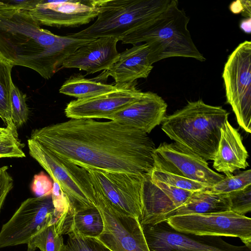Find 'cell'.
<instances>
[{
  "label": "cell",
  "instance_id": "8992f818",
  "mask_svg": "<svg viewBox=\"0 0 251 251\" xmlns=\"http://www.w3.org/2000/svg\"><path fill=\"white\" fill-rule=\"evenodd\" d=\"M27 145L30 155L58 184L75 209L96 207L95 190L86 170L58 157L36 140L29 139Z\"/></svg>",
  "mask_w": 251,
  "mask_h": 251
},
{
  "label": "cell",
  "instance_id": "52a82bcc",
  "mask_svg": "<svg viewBox=\"0 0 251 251\" xmlns=\"http://www.w3.org/2000/svg\"><path fill=\"white\" fill-rule=\"evenodd\" d=\"M222 77L226 102L239 126L251 132V42L239 44L228 56Z\"/></svg>",
  "mask_w": 251,
  "mask_h": 251
},
{
  "label": "cell",
  "instance_id": "6da1fadb",
  "mask_svg": "<svg viewBox=\"0 0 251 251\" xmlns=\"http://www.w3.org/2000/svg\"><path fill=\"white\" fill-rule=\"evenodd\" d=\"M30 139L83 168L144 175L153 166L155 147L148 134L112 120L71 119L35 129Z\"/></svg>",
  "mask_w": 251,
  "mask_h": 251
},
{
  "label": "cell",
  "instance_id": "d6986e66",
  "mask_svg": "<svg viewBox=\"0 0 251 251\" xmlns=\"http://www.w3.org/2000/svg\"><path fill=\"white\" fill-rule=\"evenodd\" d=\"M153 67L150 47L142 43L120 53L117 61L100 75L106 80L111 76L115 84H124L147 78Z\"/></svg>",
  "mask_w": 251,
  "mask_h": 251
},
{
  "label": "cell",
  "instance_id": "8fae6325",
  "mask_svg": "<svg viewBox=\"0 0 251 251\" xmlns=\"http://www.w3.org/2000/svg\"><path fill=\"white\" fill-rule=\"evenodd\" d=\"M150 251H251L228 243L221 237L182 233L163 221L141 225Z\"/></svg>",
  "mask_w": 251,
  "mask_h": 251
},
{
  "label": "cell",
  "instance_id": "ac0fdd59",
  "mask_svg": "<svg viewBox=\"0 0 251 251\" xmlns=\"http://www.w3.org/2000/svg\"><path fill=\"white\" fill-rule=\"evenodd\" d=\"M167 108V104L158 94L144 92L139 99L114 114L110 120L148 134L161 124Z\"/></svg>",
  "mask_w": 251,
  "mask_h": 251
},
{
  "label": "cell",
  "instance_id": "3957f363",
  "mask_svg": "<svg viewBox=\"0 0 251 251\" xmlns=\"http://www.w3.org/2000/svg\"><path fill=\"white\" fill-rule=\"evenodd\" d=\"M229 113L201 99L188 101L182 108L165 115L161 129L176 145L207 161L213 160L221 128Z\"/></svg>",
  "mask_w": 251,
  "mask_h": 251
},
{
  "label": "cell",
  "instance_id": "f1b7e54d",
  "mask_svg": "<svg viewBox=\"0 0 251 251\" xmlns=\"http://www.w3.org/2000/svg\"><path fill=\"white\" fill-rule=\"evenodd\" d=\"M68 235L66 244L60 251H110L94 238L75 233Z\"/></svg>",
  "mask_w": 251,
  "mask_h": 251
},
{
  "label": "cell",
  "instance_id": "d590c367",
  "mask_svg": "<svg viewBox=\"0 0 251 251\" xmlns=\"http://www.w3.org/2000/svg\"><path fill=\"white\" fill-rule=\"evenodd\" d=\"M251 18L243 20L240 24V28L247 33H251Z\"/></svg>",
  "mask_w": 251,
  "mask_h": 251
},
{
  "label": "cell",
  "instance_id": "f546056e",
  "mask_svg": "<svg viewBox=\"0 0 251 251\" xmlns=\"http://www.w3.org/2000/svg\"><path fill=\"white\" fill-rule=\"evenodd\" d=\"M229 210L245 215L251 210V185L226 194Z\"/></svg>",
  "mask_w": 251,
  "mask_h": 251
},
{
  "label": "cell",
  "instance_id": "484cf974",
  "mask_svg": "<svg viewBox=\"0 0 251 251\" xmlns=\"http://www.w3.org/2000/svg\"><path fill=\"white\" fill-rule=\"evenodd\" d=\"M151 178L176 188L190 191L206 189L209 186L202 183L165 171L152 168L148 173Z\"/></svg>",
  "mask_w": 251,
  "mask_h": 251
},
{
  "label": "cell",
  "instance_id": "7402d4cb",
  "mask_svg": "<svg viewBox=\"0 0 251 251\" xmlns=\"http://www.w3.org/2000/svg\"><path fill=\"white\" fill-rule=\"evenodd\" d=\"M118 84H108L100 81L99 78L89 79L81 75H72L59 89V93L83 99L96 96L115 90Z\"/></svg>",
  "mask_w": 251,
  "mask_h": 251
},
{
  "label": "cell",
  "instance_id": "836d02e7",
  "mask_svg": "<svg viewBox=\"0 0 251 251\" xmlns=\"http://www.w3.org/2000/svg\"><path fill=\"white\" fill-rule=\"evenodd\" d=\"M231 11L234 13H243V16L247 18H251V1L238 0L230 5Z\"/></svg>",
  "mask_w": 251,
  "mask_h": 251
},
{
  "label": "cell",
  "instance_id": "5bb4252c",
  "mask_svg": "<svg viewBox=\"0 0 251 251\" xmlns=\"http://www.w3.org/2000/svg\"><path fill=\"white\" fill-rule=\"evenodd\" d=\"M153 158L152 168L181 176L209 187L225 177L211 169L207 161L174 142L161 143L154 150Z\"/></svg>",
  "mask_w": 251,
  "mask_h": 251
},
{
  "label": "cell",
  "instance_id": "ffe728a7",
  "mask_svg": "<svg viewBox=\"0 0 251 251\" xmlns=\"http://www.w3.org/2000/svg\"><path fill=\"white\" fill-rule=\"evenodd\" d=\"M248 156L241 134L226 119L221 128V136L213 159V168L226 176H231L235 171L245 169L249 166Z\"/></svg>",
  "mask_w": 251,
  "mask_h": 251
},
{
  "label": "cell",
  "instance_id": "9c48e42d",
  "mask_svg": "<svg viewBox=\"0 0 251 251\" xmlns=\"http://www.w3.org/2000/svg\"><path fill=\"white\" fill-rule=\"evenodd\" d=\"M165 221L174 229L201 236L239 238L251 249V219L230 211L175 216Z\"/></svg>",
  "mask_w": 251,
  "mask_h": 251
},
{
  "label": "cell",
  "instance_id": "ba28073f",
  "mask_svg": "<svg viewBox=\"0 0 251 251\" xmlns=\"http://www.w3.org/2000/svg\"><path fill=\"white\" fill-rule=\"evenodd\" d=\"M94 190L103 223L102 231L95 239L110 251H150L139 219L118 211Z\"/></svg>",
  "mask_w": 251,
  "mask_h": 251
},
{
  "label": "cell",
  "instance_id": "5b68a950",
  "mask_svg": "<svg viewBox=\"0 0 251 251\" xmlns=\"http://www.w3.org/2000/svg\"><path fill=\"white\" fill-rule=\"evenodd\" d=\"M177 0H103L96 21L73 37L95 40L113 37L122 40L143 27Z\"/></svg>",
  "mask_w": 251,
  "mask_h": 251
},
{
  "label": "cell",
  "instance_id": "e575fe53",
  "mask_svg": "<svg viewBox=\"0 0 251 251\" xmlns=\"http://www.w3.org/2000/svg\"><path fill=\"white\" fill-rule=\"evenodd\" d=\"M4 4L10 6L24 9L27 11L30 10L37 2L38 0H4L2 1Z\"/></svg>",
  "mask_w": 251,
  "mask_h": 251
},
{
  "label": "cell",
  "instance_id": "2e32d148",
  "mask_svg": "<svg viewBox=\"0 0 251 251\" xmlns=\"http://www.w3.org/2000/svg\"><path fill=\"white\" fill-rule=\"evenodd\" d=\"M174 187L144 175L141 188V225L154 224L182 205L193 193Z\"/></svg>",
  "mask_w": 251,
  "mask_h": 251
},
{
  "label": "cell",
  "instance_id": "9a60e30c",
  "mask_svg": "<svg viewBox=\"0 0 251 251\" xmlns=\"http://www.w3.org/2000/svg\"><path fill=\"white\" fill-rule=\"evenodd\" d=\"M143 92L136 87V81L118 84L117 88L111 92L72 100L67 104L64 112L70 119L110 120L114 114L139 99Z\"/></svg>",
  "mask_w": 251,
  "mask_h": 251
},
{
  "label": "cell",
  "instance_id": "7a4b0ae2",
  "mask_svg": "<svg viewBox=\"0 0 251 251\" xmlns=\"http://www.w3.org/2000/svg\"><path fill=\"white\" fill-rule=\"evenodd\" d=\"M92 39L59 36L42 28L27 10L0 1V54L13 66L50 78L76 50Z\"/></svg>",
  "mask_w": 251,
  "mask_h": 251
},
{
  "label": "cell",
  "instance_id": "4316f807",
  "mask_svg": "<svg viewBox=\"0 0 251 251\" xmlns=\"http://www.w3.org/2000/svg\"><path fill=\"white\" fill-rule=\"evenodd\" d=\"M251 185V170L244 171L235 176H226L222 180L206 188L210 192L218 194H226L243 189Z\"/></svg>",
  "mask_w": 251,
  "mask_h": 251
},
{
  "label": "cell",
  "instance_id": "277c9868",
  "mask_svg": "<svg viewBox=\"0 0 251 251\" xmlns=\"http://www.w3.org/2000/svg\"><path fill=\"white\" fill-rule=\"evenodd\" d=\"M189 18L177 2L143 27L122 40L124 44L149 45L153 64L172 57L205 58L197 49L188 29Z\"/></svg>",
  "mask_w": 251,
  "mask_h": 251
},
{
  "label": "cell",
  "instance_id": "cb8c5ba5",
  "mask_svg": "<svg viewBox=\"0 0 251 251\" xmlns=\"http://www.w3.org/2000/svg\"><path fill=\"white\" fill-rule=\"evenodd\" d=\"M103 228L102 218L96 207L75 209L68 235L75 233L95 238L101 233Z\"/></svg>",
  "mask_w": 251,
  "mask_h": 251
},
{
  "label": "cell",
  "instance_id": "4fadbf2b",
  "mask_svg": "<svg viewBox=\"0 0 251 251\" xmlns=\"http://www.w3.org/2000/svg\"><path fill=\"white\" fill-rule=\"evenodd\" d=\"M102 0H38L28 11L40 25L75 27L97 17Z\"/></svg>",
  "mask_w": 251,
  "mask_h": 251
},
{
  "label": "cell",
  "instance_id": "d6a6232c",
  "mask_svg": "<svg viewBox=\"0 0 251 251\" xmlns=\"http://www.w3.org/2000/svg\"><path fill=\"white\" fill-rule=\"evenodd\" d=\"M6 166L0 167V211L4 201L13 187V179Z\"/></svg>",
  "mask_w": 251,
  "mask_h": 251
},
{
  "label": "cell",
  "instance_id": "8d00e7d4",
  "mask_svg": "<svg viewBox=\"0 0 251 251\" xmlns=\"http://www.w3.org/2000/svg\"><path fill=\"white\" fill-rule=\"evenodd\" d=\"M35 249L31 248L30 247L27 246V250L26 251H35Z\"/></svg>",
  "mask_w": 251,
  "mask_h": 251
},
{
  "label": "cell",
  "instance_id": "4dcf8cb0",
  "mask_svg": "<svg viewBox=\"0 0 251 251\" xmlns=\"http://www.w3.org/2000/svg\"><path fill=\"white\" fill-rule=\"evenodd\" d=\"M22 146L11 132L0 135V158L25 157Z\"/></svg>",
  "mask_w": 251,
  "mask_h": 251
},
{
  "label": "cell",
  "instance_id": "603a6c76",
  "mask_svg": "<svg viewBox=\"0 0 251 251\" xmlns=\"http://www.w3.org/2000/svg\"><path fill=\"white\" fill-rule=\"evenodd\" d=\"M13 65L0 54V118L12 134L18 139L17 128L11 117V92L14 83L11 73Z\"/></svg>",
  "mask_w": 251,
  "mask_h": 251
},
{
  "label": "cell",
  "instance_id": "7c38bea8",
  "mask_svg": "<svg viewBox=\"0 0 251 251\" xmlns=\"http://www.w3.org/2000/svg\"><path fill=\"white\" fill-rule=\"evenodd\" d=\"M94 188L117 210L140 219L144 175H134L84 168Z\"/></svg>",
  "mask_w": 251,
  "mask_h": 251
},
{
  "label": "cell",
  "instance_id": "30bf717a",
  "mask_svg": "<svg viewBox=\"0 0 251 251\" xmlns=\"http://www.w3.org/2000/svg\"><path fill=\"white\" fill-rule=\"evenodd\" d=\"M56 222L51 197L24 201L0 231V249L27 244L44 228Z\"/></svg>",
  "mask_w": 251,
  "mask_h": 251
},
{
  "label": "cell",
  "instance_id": "83f0119b",
  "mask_svg": "<svg viewBox=\"0 0 251 251\" xmlns=\"http://www.w3.org/2000/svg\"><path fill=\"white\" fill-rule=\"evenodd\" d=\"M26 94H23L14 84L11 92V117L18 129L25 124L28 119L29 109L26 103Z\"/></svg>",
  "mask_w": 251,
  "mask_h": 251
},
{
  "label": "cell",
  "instance_id": "d4e9b609",
  "mask_svg": "<svg viewBox=\"0 0 251 251\" xmlns=\"http://www.w3.org/2000/svg\"><path fill=\"white\" fill-rule=\"evenodd\" d=\"M64 245L62 235L58 233L55 224L44 228L27 243V246L40 251H60Z\"/></svg>",
  "mask_w": 251,
  "mask_h": 251
},
{
  "label": "cell",
  "instance_id": "1f68e13d",
  "mask_svg": "<svg viewBox=\"0 0 251 251\" xmlns=\"http://www.w3.org/2000/svg\"><path fill=\"white\" fill-rule=\"evenodd\" d=\"M53 188V182L43 172L34 176L31 189L36 197L50 196Z\"/></svg>",
  "mask_w": 251,
  "mask_h": 251
},
{
  "label": "cell",
  "instance_id": "e0dca14e",
  "mask_svg": "<svg viewBox=\"0 0 251 251\" xmlns=\"http://www.w3.org/2000/svg\"><path fill=\"white\" fill-rule=\"evenodd\" d=\"M118 41L113 37L93 40L76 50L63 62L62 68H78L87 75L106 71L119 59Z\"/></svg>",
  "mask_w": 251,
  "mask_h": 251
},
{
  "label": "cell",
  "instance_id": "44dd1931",
  "mask_svg": "<svg viewBox=\"0 0 251 251\" xmlns=\"http://www.w3.org/2000/svg\"><path fill=\"white\" fill-rule=\"evenodd\" d=\"M226 211H229L226 194H214L205 189L194 192L182 205L164 216L160 222L175 216Z\"/></svg>",
  "mask_w": 251,
  "mask_h": 251
}]
</instances>
